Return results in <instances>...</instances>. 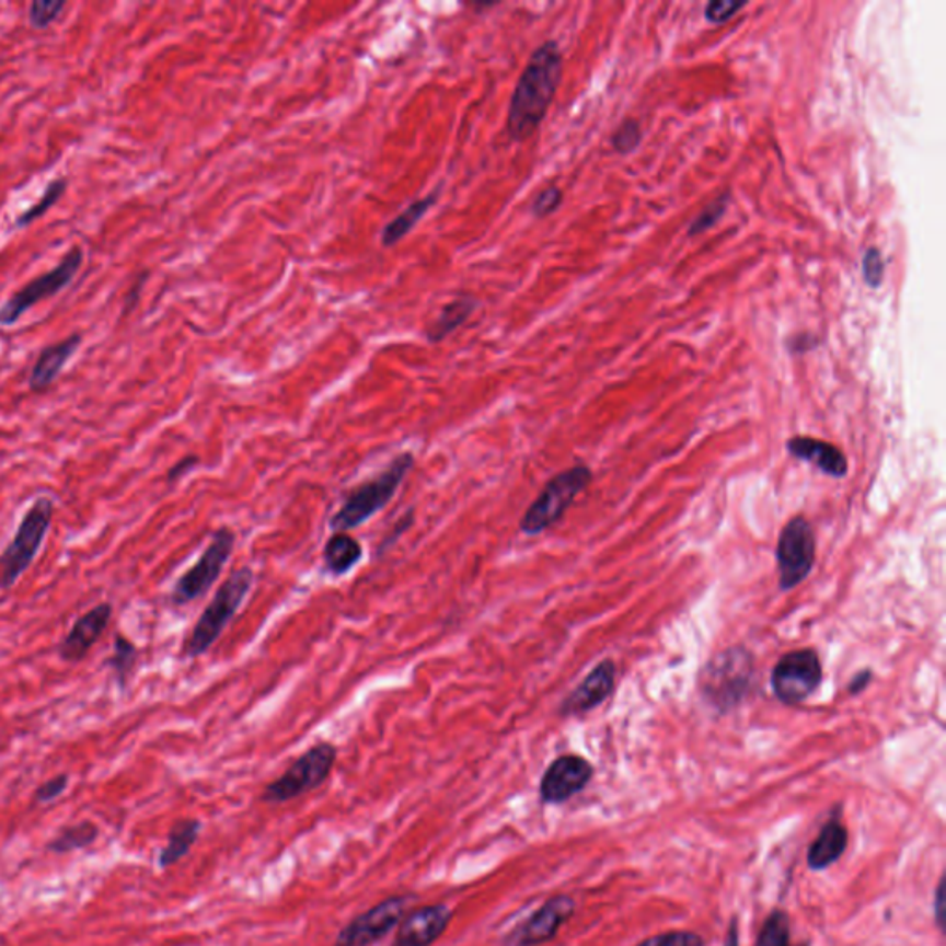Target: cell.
<instances>
[{
	"label": "cell",
	"instance_id": "1",
	"mask_svg": "<svg viewBox=\"0 0 946 946\" xmlns=\"http://www.w3.org/2000/svg\"><path fill=\"white\" fill-rule=\"evenodd\" d=\"M561 78V47L556 42H545L532 53L510 96L507 136L512 141H526L539 130L555 99Z\"/></svg>",
	"mask_w": 946,
	"mask_h": 946
},
{
	"label": "cell",
	"instance_id": "2",
	"mask_svg": "<svg viewBox=\"0 0 946 946\" xmlns=\"http://www.w3.org/2000/svg\"><path fill=\"white\" fill-rule=\"evenodd\" d=\"M414 462L416 459L411 451H402L387 464L383 472L351 488L344 496L337 512L330 518L333 531L348 532L372 520L396 497Z\"/></svg>",
	"mask_w": 946,
	"mask_h": 946
},
{
	"label": "cell",
	"instance_id": "3",
	"mask_svg": "<svg viewBox=\"0 0 946 946\" xmlns=\"http://www.w3.org/2000/svg\"><path fill=\"white\" fill-rule=\"evenodd\" d=\"M254 585V569L249 566L231 572L230 577L219 586V590L215 591L211 603L207 604L196 621L189 638L185 639L184 650H182L184 658L195 660L204 657L207 650L219 642L228 625L235 620Z\"/></svg>",
	"mask_w": 946,
	"mask_h": 946
},
{
	"label": "cell",
	"instance_id": "4",
	"mask_svg": "<svg viewBox=\"0 0 946 946\" xmlns=\"http://www.w3.org/2000/svg\"><path fill=\"white\" fill-rule=\"evenodd\" d=\"M754 658L746 647H728L712 658L699 679L704 701L717 712L736 708L751 690Z\"/></svg>",
	"mask_w": 946,
	"mask_h": 946
},
{
	"label": "cell",
	"instance_id": "5",
	"mask_svg": "<svg viewBox=\"0 0 946 946\" xmlns=\"http://www.w3.org/2000/svg\"><path fill=\"white\" fill-rule=\"evenodd\" d=\"M54 503L50 497H37L24 512L12 542L0 555V590H10L36 561L45 537L50 531Z\"/></svg>",
	"mask_w": 946,
	"mask_h": 946
},
{
	"label": "cell",
	"instance_id": "6",
	"mask_svg": "<svg viewBox=\"0 0 946 946\" xmlns=\"http://www.w3.org/2000/svg\"><path fill=\"white\" fill-rule=\"evenodd\" d=\"M590 483L591 470L585 464L556 473L529 505L526 515L521 516L520 531L527 537H539L551 529L564 518L577 496L585 492Z\"/></svg>",
	"mask_w": 946,
	"mask_h": 946
},
{
	"label": "cell",
	"instance_id": "7",
	"mask_svg": "<svg viewBox=\"0 0 946 946\" xmlns=\"http://www.w3.org/2000/svg\"><path fill=\"white\" fill-rule=\"evenodd\" d=\"M337 757V747L330 741H320L303 752L302 757L296 758L284 775L270 782L261 795V800L268 805H281L313 792L330 778Z\"/></svg>",
	"mask_w": 946,
	"mask_h": 946
},
{
	"label": "cell",
	"instance_id": "8",
	"mask_svg": "<svg viewBox=\"0 0 946 946\" xmlns=\"http://www.w3.org/2000/svg\"><path fill=\"white\" fill-rule=\"evenodd\" d=\"M236 537L233 529L222 526L211 534V540L200 558L185 572L171 591V603L174 607H185L193 603L207 591L214 588L219 580L222 569L230 562L231 553L235 550Z\"/></svg>",
	"mask_w": 946,
	"mask_h": 946
},
{
	"label": "cell",
	"instance_id": "9",
	"mask_svg": "<svg viewBox=\"0 0 946 946\" xmlns=\"http://www.w3.org/2000/svg\"><path fill=\"white\" fill-rule=\"evenodd\" d=\"M83 265V250L71 246L53 270L37 276L12 295L10 300L0 305V325H13L21 320L26 311L36 308L37 303L50 300L61 290L71 285Z\"/></svg>",
	"mask_w": 946,
	"mask_h": 946
},
{
	"label": "cell",
	"instance_id": "10",
	"mask_svg": "<svg viewBox=\"0 0 946 946\" xmlns=\"http://www.w3.org/2000/svg\"><path fill=\"white\" fill-rule=\"evenodd\" d=\"M776 562L782 590H792L811 574L816 562V537L805 516H795L782 529Z\"/></svg>",
	"mask_w": 946,
	"mask_h": 946
},
{
	"label": "cell",
	"instance_id": "11",
	"mask_svg": "<svg viewBox=\"0 0 946 946\" xmlns=\"http://www.w3.org/2000/svg\"><path fill=\"white\" fill-rule=\"evenodd\" d=\"M822 682L821 658L814 649L787 653L776 662L771 674L775 697L787 706L805 703Z\"/></svg>",
	"mask_w": 946,
	"mask_h": 946
},
{
	"label": "cell",
	"instance_id": "12",
	"mask_svg": "<svg viewBox=\"0 0 946 946\" xmlns=\"http://www.w3.org/2000/svg\"><path fill=\"white\" fill-rule=\"evenodd\" d=\"M407 904V895H397L372 905L338 932L333 946H372L402 923Z\"/></svg>",
	"mask_w": 946,
	"mask_h": 946
},
{
	"label": "cell",
	"instance_id": "13",
	"mask_svg": "<svg viewBox=\"0 0 946 946\" xmlns=\"http://www.w3.org/2000/svg\"><path fill=\"white\" fill-rule=\"evenodd\" d=\"M593 768L585 758L564 754L551 762L540 782V798L547 805H561L585 789Z\"/></svg>",
	"mask_w": 946,
	"mask_h": 946
},
{
	"label": "cell",
	"instance_id": "14",
	"mask_svg": "<svg viewBox=\"0 0 946 946\" xmlns=\"http://www.w3.org/2000/svg\"><path fill=\"white\" fill-rule=\"evenodd\" d=\"M574 910L575 902L569 897H553L505 939V946H537L547 943L555 937L562 924L568 921Z\"/></svg>",
	"mask_w": 946,
	"mask_h": 946
},
{
	"label": "cell",
	"instance_id": "15",
	"mask_svg": "<svg viewBox=\"0 0 946 946\" xmlns=\"http://www.w3.org/2000/svg\"><path fill=\"white\" fill-rule=\"evenodd\" d=\"M112 618L113 607L109 603H99L80 615L59 645V658L67 664L82 662L89 650L102 638V634L106 633Z\"/></svg>",
	"mask_w": 946,
	"mask_h": 946
},
{
	"label": "cell",
	"instance_id": "16",
	"mask_svg": "<svg viewBox=\"0 0 946 946\" xmlns=\"http://www.w3.org/2000/svg\"><path fill=\"white\" fill-rule=\"evenodd\" d=\"M453 911L448 904L422 905L403 919L392 946H431L450 926Z\"/></svg>",
	"mask_w": 946,
	"mask_h": 946
},
{
	"label": "cell",
	"instance_id": "17",
	"mask_svg": "<svg viewBox=\"0 0 946 946\" xmlns=\"http://www.w3.org/2000/svg\"><path fill=\"white\" fill-rule=\"evenodd\" d=\"M615 684V664L610 658L601 662L586 674V679L564 699L558 708L562 717L582 716L590 710L598 708L609 697Z\"/></svg>",
	"mask_w": 946,
	"mask_h": 946
},
{
	"label": "cell",
	"instance_id": "18",
	"mask_svg": "<svg viewBox=\"0 0 946 946\" xmlns=\"http://www.w3.org/2000/svg\"><path fill=\"white\" fill-rule=\"evenodd\" d=\"M786 446L789 455L798 461L810 462L817 470H821L834 480H843L849 472L845 453L834 443L824 442L819 438L793 437L787 440Z\"/></svg>",
	"mask_w": 946,
	"mask_h": 946
},
{
	"label": "cell",
	"instance_id": "19",
	"mask_svg": "<svg viewBox=\"0 0 946 946\" xmlns=\"http://www.w3.org/2000/svg\"><path fill=\"white\" fill-rule=\"evenodd\" d=\"M80 346H82V335L80 333H72V335L64 338V341L43 348L42 354L37 357L36 365H34L32 372H30V391H47L48 387L58 379L61 370L67 367V362L71 361L72 357H74Z\"/></svg>",
	"mask_w": 946,
	"mask_h": 946
},
{
	"label": "cell",
	"instance_id": "20",
	"mask_svg": "<svg viewBox=\"0 0 946 946\" xmlns=\"http://www.w3.org/2000/svg\"><path fill=\"white\" fill-rule=\"evenodd\" d=\"M362 561V545L348 532H333L322 551V564L333 577H344L354 572Z\"/></svg>",
	"mask_w": 946,
	"mask_h": 946
},
{
	"label": "cell",
	"instance_id": "21",
	"mask_svg": "<svg viewBox=\"0 0 946 946\" xmlns=\"http://www.w3.org/2000/svg\"><path fill=\"white\" fill-rule=\"evenodd\" d=\"M477 308H480V302L472 296H462V298H455L450 303H446L440 309L437 319L427 325V341L431 344L442 343L443 338H448L457 330H461L462 325L472 319V314Z\"/></svg>",
	"mask_w": 946,
	"mask_h": 946
},
{
	"label": "cell",
	"instance_id": "22",
	"mask_svg": "<svg viewBox=\"0 0 946 946\" xmlns=\"http://www.w3.org/2000/svg\"><path fill=\"white\" fill-rule=\"evenodd\" d=\"M438 195H440V191L437 189L427 196H422L413 204H408L396 219H392L389 224L384 226L383 231H381V243H383L384 249H392V246L402 243L403 239L431 211V207L437 204Z\"/></svg>",
	"mask_w": 946,
	"mask_h": 946
},
{
	"label": "cell",
	"instance_id": "23",
	"mask_svg": "<svg viewBox=\"0 0 946 946\" xmlns=\"http://www.w3.org/2000/svg\"><path fill=\"white\" fill-rule=\"evenodd\" d=\"M846 828L838 821H830L822 827L821 834L811 843L808 851V865L814 870H822L835 864L846 849Z\"/></svg>",
	"mask_w": 946,
	"mask_h": 946
},
{
	"label": "cell",
	"instance_id": "24",
	"mask_svg": "<svg viewBox=\"0 0 946 946\" xmlns=\"http://www.w3.org/2000/svg\"><path fill=\"white\" fill-rule=\"evenodd\" d=\"M201 824L198 819H182L171 828L169 841L160 852L161 869H169L172 865L177 864L180 860H184L189 854L191 849L195 845L198 835H200Z\"/></svg>",
	"mask_w": 946,
	"mask_h": 946
},
{
	"label": "cell",
	"instance_id": "25",
	"mask_svg": "<svg viewBox=\"0 0 946 946\" xmlns=\"http://www.w3.org/2000/svg\"><path fill=\"white\" fill-rule=\"evenodd\" d=\"M99 835H101V830H99L95 822H77L72 827L64 828L56 838L48 841L47 851L54 852V854L82 851V849L93 845Z\"/></svg>",
	"mask_w": 946,
	"mask_h": 946
},
{
	"label": "cell",
	"instance_id": "26",
	"mask_svg": "<svg viewBox=\"0 0 946 946\" xmlns=\"http://www.w3.org/2000/svg\"><path fill=\"white\" fill-rule=\"evenodd\" d=\"M137 658H139V649L136 644L126 638L125 634H115L112 657L107 658L106 668L115 673L120 690H126L128 687L131 673L136 669Z\"/></svg>",
	"mask_w": 946,
	"mask_h": 946
},
{
	"label": "cell",
	"instance_id": "27",
	"mask_svg": "<svg viewBox=\"0 0 946 946\" xmlns=\"http://www.w3.org/2000/svg\"><path fill=\"white\" fill-rule=\"evenodd\" d=\"M67 189V180L64 177H56L53 180L50 184L47 185V189L43 193L42 198L34 204V206L28 207L23 215H19L18 220H15V226L18 228H24V226L32 224V222H36L37 219H42L43 215L47 214L48 209L56 204V201L64 196Z\"/></svg>",
	"mask_w": 946,
	"mask_h": 946
},
{
	"label": "cell",
	"instance_id": "28",
	"mask_svg": "<svg viewBox=\"0 0 946 946\" xmlns=\"http://www.w3.org/2000/svg\"><path fill=\"white\" fill-rule=\"evenodd\" d=\"M757 946H789V921L781 911H775L763 924Z\"/></svg>",
	"mask_w": 946,
	"mask_h": 946
},
{
	"label": "cell",
	"instance_id": "29",
	"mask_svg": "<svg viewBox=\"0 0 946 946\" xmlns=\"http://www.w3.org/2000/svg\"><path fill=\"white\" fill-rule=\"evenodd\" d=\"M66 2H50V0H34L28 7V23L32 28L45 30L58 21L59 15L66 10Z\"/></svg>",
	"mask_w": 946,
	"mask_h": 946
},
{
	"label": "cell",
	"instance_id": "30",
	"mask_svg": "<svg viewBox=\"0 0 946 946\" xmlns=\"http://www.w3.org/2000/svg\"><path fill=\"white\" fill-rule=\"evenodd\" d=\"M414 518H416L414 509H408L394 521V526L384 532L383 539L379 542L378 556L387 555V551H391L397 544V540L402 539L403 534L414 526Z\"/></svg>",
	"mask_w": 946,
	"mask_h": 946
},
{
	"label": "cell",
	"instance_id": "31",
	"mask_svg": "<svg viewBox=\"0 0 946 946\" xmlns=\"http://www.w3.org/2000/svg\"><path fill=\"white\" fill-rule=\"evenodd\" d=\"M562 200H564V196H562V191L558 187H547L532 200V215L537 219H545L551 214H555L556 209L561 207Z\"/></svg>",
	"mask_w": 946,
	"mask_h": 946
},
{
	"label": "cell",
	"instance_id": "32",
	"mask_svg": "<svg viewBox=\"0 0 946 946\" xmlns=\"http://www.w3.org/2000/svg\"><path fill=\"white\" fill-rule=\"evenodd\" d=\"M725 209H727V196H719L714 204H710L704 209L703 214L699 215L697 219L693 220L692 226H690V235H699V233L712 228L717 220L722 219Z\"/></svg>",
	"mask_w": 946,
	"mask_h": 946
},
{
	"label": "cell",
	"instance_id": "33",
	"mask_svg": "<svg viewBox=\"0 0 946 946\" xmlns=\"http://www.w3.org/2000/svg\"><path fill=\"white\" fill-rule=\"evenodd\" d=\"M636 946H703V939L692 932H669L649 937Z\"/></svg>",
	"mask_w": 946,
	"mask_h": 946
},
{
	"label": "cell",
	"instance_id": "34",
	"mask_svg": "<svg viewBox=\"0 0 946 946\" xmlns=\"http://www.w3.org/2000/svg\"><path fill=\"white\" fill-rule=\"evenodd\" d=\"M639 139H642V130H639L638 123L636 120H625L621 125L620 130L615 131V150H620L623 154L633 152L634 148L638 147Z\"/></svg>",
	"mask_w": 946,
	"mask_h": 946
},
{
	"label": "cell",
	"instance_id": "35",
	"mask_svg": "<svg viewBox=\"0 0 946 946\" xmlns=\"http://www.w3.org/2000/svg\"><path fill=\"white\" fill-rule=\"evenodd\" d=\"M67 787H69V775L61 773L50 781L43 782L42 786L37 787L36 793H34V798L39 805H47V803H53L56 798L61 797L67 792Z\"/></svg>",
	"mask_w": 946,
	"mask_h": 946
},
{
	"label": "cell",
	"instance_id": "36",
	"mask_svg": "<svg viewBox=\"0 0 946 946\" xmlns=\"http://www.w3.org/2000/svg\"><path fill=\"white\" fill-rule=\"evenodd\" d=\"M746 4H739V2H732V0H717V2H710L706 10H704V15H706V21L712 24H723L728 19L736 15V12L739 10H743Z\"/></svg>",
	"mask_w": 946,
	"mask_h": 946
},
{
	"label": "cell",
	"instance_id": "37",
	"mask_svg": "<svg viewBox=\"0 0 946 946\" xmlns=\"http://www.w3.org/2000/svg\"><path fill=\"white\" fill-rule=\"evenodd\" d=\"M864 278L870 287H878L884 278V259L876 249L867 250L864 257Z\"/></svg>",
	"mask_w": 946,
	"mask_h": 946
},
{
	"label": "cell",
	"instance_id": "38",
	"mask_svg": "<svg viewBox=\"0 0 946 946\" xmlns=\"http://www.w3.org/2000/svg\"><path fill=\"white\" fill-rule=\"evenodd\" d=\"M200 464V457L198 455H185L184 459H180V461L174 464V466L166 472V483L169 485H174L176 481L184 480L187 473L196 470Z\"/></svg>",
	"mask_w": 946,
	"mask_h": 946
},
{
	"label": "cell",
	"instance_id": "39",
	"mask_svg": "<svg viewBox=\"0 0 946 946\" xmlns=\"http://www.w3.org/2000/svg\"><path fill=\"white\" fill-rule=\"evenodd\" d=\"M148 276H150L148 273L139 274L136 281H134V285H131L130 290L126 292L125 314L131 313L134 308H136L137 302H139V295H141L142 287L147 284Z\"/></svg>",
	"mask_w": 946,
	"mask_h": 946
},
{
	"label": "cell",
	"instance_id": "40",
	"mask_svg": "<svg viewBox=\"0 0 946 946\" xmlns=\"http://www.w3.org/2000/svg\"><path fill=\"white\" fill-rule=\"evenodd\" d=\"M870 679H873V673H870L869 669L854 674V679L849 682V693L856 695V693L864 692L865 688L869 687Z\"/></svg>",
	"mask_w": 946,
	"mask_h": 946
},
{
	"label": "cell",
	"instance_id": "41",
	"mask_svg": "<svg viewBox=\"0 0 946 946\" xmlns=\"http://www.w3.org/2000/svg\"><path fill=\"white\" fill-rule=\"evenodd\" d=\"M943 893H945V886L941 881L939 887H937V893H935V910H937V921H939V924L943 923V905H945Z\"/></svg>",
	"mask_w": 946,
	"mask_h": 946
},
{
	"label": "cell",
	"instance_id": "42",
	"mask_svg": "<svg viewBox=\"0 0 946 946\" xmlns=\"http://www.w3.org/2000/svg\"><path fill=\"white\" fill-rule=\"evenodd\" d=\"M725 946H739L738 941V930H736V924L732 923V928L728 932L727 941H725Z\"/></svg>",
	"mask_w": 946,
	"mask_h": 946
}]
</instances>
